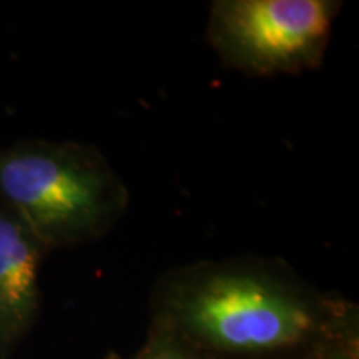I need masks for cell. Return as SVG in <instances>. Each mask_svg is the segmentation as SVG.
Here are the masks:
<instances>
[{"label":"cell","mask_w":359,"mask_h":359,"mask_svg":"<svg viewBox=\"0 0 359 359\" xmlns=\"http://www.w3.org/2000/svg\"><path fill=\"white\" fill-rule=\"evenodd\" d=\"M160 304L167 338L238 358L320 346L341 316L339 304L320 298L285 263L258 257L170 271Z\"/></svg>","instance_id":"obj_1"},{"label":"cell","mask_w":359,"mask_h":359,"mask_svg":"<svg viewBox=\"0 0 359 359\" xmlns=\"http://www.w3.org/2000/svg\"><path fill=\"white\" fill-rule=\"evenodd\" d=\"M128 203L127 185L93 145L24 140L0 148V205L48 253L98 240Z\"/></svg>","instance_id":"obj_2"},{"label":"cell","mask_w":359,"mask_h":359,"mask_svg":"<svg viewBox=\"0 0 359 359\" xmlns=\"http://www.w3.org/2000/svg\"><path fill=\"white\" fill-rule=\"evenodd\" d=\"M339 11L336 0H217L206 40L228 69L299 74L323 62Z\"/></svg>","instance_id":"obj_3"},{"label":"cell","mask_w":359,"mask_h":359,"mask_svg":"<svg viewBox=\"0 0 359 359\" xmlns=\"http://www.w3.org/2000/svg\"><path fill=\"white\" fill-rule=\"evenodd\" d=\"M48 251L0 205V358H7L39 311V269Z\"/></svg>","instance_id":"obj_4"},{"label":"cell","mask_w":359,"mask_h":359,"mask_svg":"<svg viewBox=\"0 0 359 359\" xmlns=\"http://www.w3.org/2000/svg\"><path fill=\"white\" fill-rule=\"evenodd\" d=\"M147 354L150 356V359H200L193 356V353L188 351L185 346L167 338V336H158L151 343Z\"/></svg>","instance_id":"obj_5"},{"label":"cell","mask_w":359,"mask_h":359,"mask_svg":"<svg viewBox=\"0 0 359 359\" xmlns=\"http://www.w3.org/2000/svg\"><path fill=\"white\" fill-rule=\"evenodd\" d=\"M142 359H150V356H148V354H147V353H145V356H143V358H142Z\"/></svg>","instance_id":"obj_6"}]
</instances>
